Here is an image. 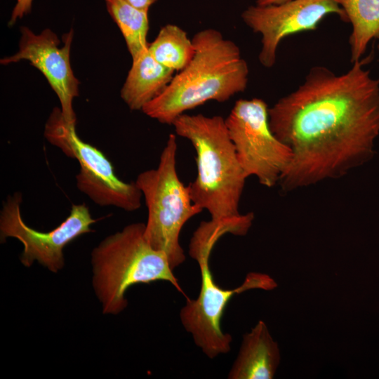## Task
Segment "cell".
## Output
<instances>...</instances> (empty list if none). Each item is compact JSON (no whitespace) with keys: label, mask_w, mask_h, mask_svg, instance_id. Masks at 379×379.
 I'll return each mask as SVG.
<instances>
[{"label":"cell","mask_w":379,"mask_h":379,"mask_svg":"<svg viewBox=\"0 0 379 379\" xmlns=\"http://www.w3.org/2000/svg\"><path fill=\"white\" fill-rule=\"evenodd\" d=\"M355 61L336 74L312 67L304 82L268 109L273 133L292 152L284 191L339 178L370 161L379 135V79Z\"/></svg>","instance_id":"obj_1"},{"label":"cell","mask_w":379,"mask_h":379,"mask_svg":"<svg viewBox=\"0 0 379 379\" xmlns=\"http://www.w3.org/2000/svg\"><path fill=\"white\" fill-rule=\"evenodd\" d=\"M172 125L176 134L190 141L196 152L197 175L187 185L192 201L206 209L210 221L227 234L246 235L254 215L241 214L239 206L248 177L237 158L225 119L185 113Z\"/></svg>","instance_id":"obj_2"},{"label":"cell","mask_w":379,"mask_h":379,"mask_svg":"<svg viewBox=\"0 0 379 379\" xmlns=\"http://www.w3.org/2000/svg\"><path fill=\"white\" fill-rule=\"evenodd\" d=\"M192 40L190 62L142 109L161 124L172 125L186 111L211 100L227 101L247 87L248 67L234 41L214 29L199 31Z\"/></svg>","instance_id":"obj_3"},{"label":"cell","mask_w":379,"mask_h":379,"mask_svg":"<svg viewBox=\"0 0 379 379\" xmlns=\"http://www.w3.org/2000/svg\"><path fill=\"white\" fill-rule=\"evenodd\" d=\"M145 228L142 222L129 224L92 251L93 286L104 314L122 312L125 293L136 284L168 281L184 294L166 254L146 240Z\"/></svg>","instance_id":"obj_4"},{"label":"cell","mask_w":379,"mask_h":379,"mask_svg":"<svg viewBox=\"0 0 379 379\" xmlns=\"http://www.w3.org/2000/svg\"><path fill=\"white\" fill-rule=\"evenodd\" d=\"M177 149L176 136L170 134L157 167L140 173L135 181L147 208L145 239L166 254L173 270L186 258L179 241L182 227L203 211L192 201L188 186L178 175Z\"/></svg>","instance_id":"obj_5"},{"label":"cell","mask_w":379,"mask_h":379,"mask_svg":"<svg viewBox=\"0 0 379 379\" xmlns=\"http://www.w3.org/2000/svg\"><path fill=\"white\" fill-rule=\"evenodd\" d=\"M44 136L65 156L78 161L77 187L95 204L128 212L141 206L142 194L135 182H126L118 178L111 161L100 150L79 137L76 124L67 121L60 108L55 107L49 115Z\"/></svg>","instance_id":"obj_6"},{"label":"cell","mask_w":379,"mask_h":379,"mask_svg":"<svg viewBox=\"0 0 379 379\" xmlns=\"http://www.w3.org/2000/svg\"><path fill=\"white\" fill-rule=\"evenodd\" d=\"M213 248L211 246L189 245V253L200 267L201 289L196 299L187 297V302L180 314L184 328L191 333L194 343L210 359L230 351L232 336L222 331L220 321L232 297L251 289L270 291L277 286L270 276L250 272L242 284L236 288L220 287L215 282L208 265Z\"/></svg>","instance_id":"obj_7"},{"label":"cell","mask_w":379,"mask_h":379,"mask_svg":"<svg viewBox=\"0 0 379 379\" xmlns=\"http://www.w3.org/2000/svg\"><path fill=\"white\" fill-rule=\"evenodd\" d=\"M268 109L262 99H241L225 123L246 176H255L262 185L272 187L289 166L292 152L272 131Z\"/></svg>","instance_id":"obj_8"},{"label":"cell","mask_w":379,"mask_h":379,"mask_svg":"<svg viewBox=\"0 0 379 379\" xmlns=\"http://www.w3.org/2000/svg\"><path fill=\"white\" fill-rule=\"evenodd\" d=\"M22 196L16 192L8 195L0 213V240L8 237L19 240L23 245L20 256L25 267L36 260L53 272L65 265L63 249L81 235L92 232L91 226L96 222L85 204L72 205L66 219L49 232H40L27 225L22 219Z\"/></svg>","instance_id":"obj_9"},{"label":"cell","mask_w":379,"mask_h":379,"mask_svg":"<svg viewBox=\"0 0 379 379\" xmlns=\"http://www.w3.org/2000/svg\"><path fill=\"white\" fill-rule=\"evenodd\" d=\"M335 14L343 21L346 16L335 0H289L278 4L253 5L241 13L246 25L261 35L258 59L267 68L276 62L280 42L296 33L314 30L327 15Z\"/></svg>","instance_id":"obj_10"},{"label":"cell","mask_w":379,"mask_h":379,"mask_svg":"<svg viewBox=\"0 0 379 379\" xmlns=\"http://www.w3.org/2000/svg\"><path fill=\"white\" fill-rule=\"evenodd\" d=\"M19 49L15 54L1 60L6 65L27 60L46 77L57 95L62 113L70 123H77L73 100L79 95V81L74 76L70 62V49L73 31L62 36L60 46L58 36L49 29L36 34L27 27L20 29Z\"/></svg>","instance_id":"obj_11"},{"label":"cell","mask_w":379,"mask_h":379,"mask_svg":"<svg viewBox=\"0 0 379 379\" xmlns=\"http://www.w3.org/2000/svg\"><path fill=\"white\" fill-rule=\"evenodd\" d=\"M278 343L270 335L267 325L259 321L246 333L229 379H272L280 363Z\"/></svg>","instance_id":"obj_12"},{"label":"cell","mask_w":379,"mask_h":379,"mask_svg":"<svg viewBox=\"0 0 379 379\" xmlns=\"http://www.w3.org/2000/svg\"><path fill=\"white\" fill-rule=\"evenodd\" d=\"M121 90V97L131 110H141L170 84L175 72L158 62L146 51L132 59Z\"/></svg>","instance_id":"obj_13"},{"label":"cell","mask_w":379,"mask_h":379,"mask_svg":"<svg viewBox=\"0 0 379 379\" xmlns=\"http://www.w3.org/2000/svg\"><path fill=\"white\" fill-rule=\"evenodd\" d=\"M352 25L351 62L359 60L369 42L379 39V0H335Z\"/></svg>","instance_id":"obj_14"},{"label":"cell","mask_w":379,"mask_h":379,"mask_svg":"<svg viewBox=\"0 0 379 379\" xmlns=\"http://www.w3.org/2000/svg\"><path fill=\"white\" fill-rule=\"evenodd\" d=\"M107 10L119 28L132 59L148 50V11L126 0H105Z\"/></svg>","instance_id":"obj_15"},{"label":"cell","mask_w":379,"mask_h":379,"mask_svg":"<svg viewBox=\"0 0 379 379\" xmlns=\"http://www.w3.org/2000/svg\"><path fill=\"white\" fill-rule=\"evenodd\" d=\"M148 51L158 62L174 72H180L192 60L194 47L185 30L178 25L167 24L149 44Z\"/></svg>","instance_id":"obj_16"},{"label":"cell","mask_w":379,"mask_h":379,"mask_svg":"<svg viewBox=\"0 0 379 379\" xmlns=\"http://www.w3.org/2000/svg\"><path fill=\"white\" fill-rule=\"evenodd\" d=\"M32 0H17L13 8L8 25H13L18 19L29 13L32 8Z\"/></svg>","instance_id":"obj_17"},{"label":"cell","mask_w":379,"mask_h":379,"mask_svg":"<svg viewBox=\"0 0 379 379\" xmlns=\"http://www.w3.org/2000/svg\"><path fill=\"white\" fill-rule=\"evenodd\" d=\"M138 8L149 11V7L157 1V0H126Z\"/></svg>","instance_id":"obj_18"},{"label":"cell","mask_w":379,"mask_h":379,"mask_svg":"<svg viewBox=\"0 0 379 379\" xmlns=\"http://www.w3.org/2000/svg\"><path fill=\"white\" fill-rule=\"evenodd\" d=\"M289 0H256L255 4L265 6L270 4H278Z\"/></svg>","instance_id":"obj_19"}]
</instances>
